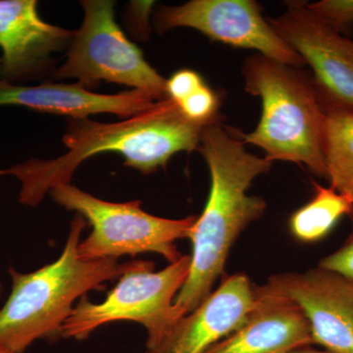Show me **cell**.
<instances>
[{
  "instance_id": "6da1fadb",
  "label": "cell",
  "mask_w": 353,
  "mask_h": 353,
  "mask_svg": "<svg viewBox=\"0 0 353 353\" xmlns=\"http://www.w3.org/2000/svg\"><path fill=\"white\" fill-rule=\"evenodd\" d=\"M245 145L238 130H228L218 122L202 128L197 150L208 166L210 190L190 234L189 276L173 303L178 319L210 296L216 281L224 274L232 246L266 210L262 197L246 192L257 176L270 170L272 162L248 152Z\"/></svg>"
},
{
  "instance_id": "8fae6325",
  "label": "cell",
  "mask_w": 353,
  "mask_h": 353,
  "mask_svg": "<svg viewBox=\"0 0 353 353\" xmlns=\"http://www.w3.org/2000/svg\"><path fill=\"white\" fill-rule=\"evenodd\" d=\"M36 0H0V80L26 85L52 76V55L68 50L74 32L39 17Z\"/></svg>"
},
{
  "instance_id": "ba28073f",
  "label": "cell",
  "mask_w": 353,
  "mask_h": 353,
  "mask_svg": "<svg viewBox=\"0 0 353 353\" xmlns=\"http://www.w3.org/2000/svg\"><path fill=\"white\" fill-rule=\"evenodd\" d=\"M153 19L159 32L190 28L211 41L255 50L296 68L305 66L303 58L279 36L253 0H192L181 6L158 7Z\"/></svg>"
},
{
  "instance_id": "4fadbf2b",
  "label": "cell",
  "mask_w": 353,
  "mask_h": 353,
  "mask_svg": "<svg viewBox=\"0 0 353 353\" xmlns=\"http://www.w3.org/2000/svg\"><path fill=\"white\" fill-rule=\"evenodd\" d=\"M312 345L303 310L267 283L255 285L254 306L240 328L204 353H290Z\"/></svg>"
},
{
  "instance_id": "52a82bcc",
  "label": "cell",
  "mask_w": 353,
  "mask_h": 353,
  "mask_svg": "<svg viewBox=\"0 0 353 353\" xmlns=\"http://www.w3.org/2000/svg\"><path fill=\"white\" fill-rule=\"evenodd\" d=\"M83 20L74 32L66 60L51 78L76 79L90 90L101 81L143 90L157 101L169 97L167 80L146 61L115 19V2L83 0Z\"/></svg>"
},
{
  "instance_id": "e0dca14e",
  "label": "cell",
  "mask_w": 353,
  "mask_h": 353,
  "mask_svg": "<svg viewBox=\"0 0 353 353\" xmlns=\"http://www.w3.org/2000/svg\"><path fill=\"white\" fill-rule=\"evenodd\" d=\"M178 104L183 115L196 124L205 126L217 121L220 99L206 83Z\"/></svg>"
},
{
  "instance_id": "9c48e42d",
  "label": "cell",
  "mask_w": 353,
  "mask_h": 353,
  "mask_svg": "<svg viewBox=\"0 0 353 353\" xmlns=\"http://www.w3.org/2000/svg\"><path fill=\"white\" fill-rule=\"evenodd\" d=\"M279 36L312 70L323 106L353 113V41L308 7L290 1L284 13L268 20Z\"/></svg>"
},
{
  "instance_id": "5b68a950",
  "label": "cell",
  "mask_w": 353,
  "mask_h": 353,
  "mask_svg": "<svg viewBox=\"0 0 353 353\" xmlns=\"http://www.w3.org/2000/svg\"><path fill=\"white\" fill-rule=\"evenodd\" d=\"M50 194L67 210L76 211L88 221L92 233L78 246L83 261L115 259L123 255L155 252L169 263L183 256L176 241L190 239L197 216L167 219L145 212L141 201H105L70 183H60Z\"/></svg>"
},
{
  "instance_id": "7c38bea8",
  "label": "cell",
  "mask_w": 353,
  "mask_h": 353,
  "mask_svg": "<svg viewBox=\"0 0 353 353\" xmlns=\"http://www.w3.org/2000/svg\"><path fill=\"white\" fill-rule=\"evenodd\" d=\"M254 303L255 285L245 274L225 276L215 292L145 353H204L240 328Z\"/></svg>"
},
{
  "instance_id": "ffe728a7",
  "label": "cell",
  "mask_w": 353,
  "mask_h": 353,
  "mask_svg": "<svg viewBox=\"0 0 353 353\" xmlns=\"http://www.w3.org/2000/svg\"><path fill=\"white\" fill-rule=\"evenodd\" d=\"M350 218L352 223V233L338 250L322 259L318 266L336 272L353 283V212Z\"/></svg>"
},
{
  "instance_id": "ac0fdd59",
  "label": "cell",
  "mask_w": 353,
  "mask_h": 353,
  "mask_svg": "<svg viewBox=\"0 0 353 353\" xmlns=\"http://www.w3.org/2000/svg\"><path fill=\"white\" fill-rule=\"evenodd\" d=\"M308 7L339 31L353 24V0H321Z\"/></svg>"
},
{
  "instance_id": "603a6c76",
  "label": "cell",
  "mask_w": 353,
  "mask_h": 353,
  "mask_svg": "<svg viewBox=\"0 0 353 353\" xmlns=\"http://www.w3.org/2000/svg\"><path fill=\"white\" fill-rule=\"evenodd\" d=\"M0 353H13V352H6V350H0Z\"/></svg>"
},
{
  "instance_id": "2e32d148",
  "label": "cell",
  "mask_w": 353,
  "mask_h": 353,
  "mask_svg": "<svg viewBox=\"0 0 353 353\" xmlns=\"http://www.w3.org/2000/svg\"><path fill=\"white\" fill-rule=\"evenodd\" d=\"M324 157L330 185L353 201V113L325 108Z\"/></svg>"
},
{
  "instance_id": "277c9868",
  "label": "cell",
  "mask_w": 353,
  "mask_h": 353,
  "mask_svg": "<svg viewBox=\"0 0 353 353\" xmlns=\"http://www.w3.org/2000/svg\"><path fill=\"white\" fill-rule=\"evenodd\" d=\"M245 90L259 97L262 114L254 131H239L241 141L259 146L265 158L304 165L327 180L325 108L312 77L259 53L243 61Z\"/></svg>"
},
{
  "instance_id": "7402d4cb",
  "label": "cell",
  "mask_w": 353,
  "mask_h": 353,
  "mask_svg": "<svg viewBox=\"0 0 353 353\" xmlns=\"http://www.w3.org/2000/svg\"><path fill=\"white\" fill-rule=\"evenodd\" d=\"M2 290H3V288H2L1 283H0V297H1Z\"/></svg>"
},
{
  "instance_id": "7a4b0ae2",
  "label": "cell",
  "mask_w": 353,
  "mask_h": 353,
  "mask_svg": "<svg viewBox=\"0 0 353 353\" xmlns=\"http://www.w3.org/2000/svg\"><path fill=\"white\" fill-rule=\"evenodd\" d=\"M203 127L188 119L170 97L121 122L71 119L62 138L68 152L54 159H29L0 169V176H15L21 183L19 201L34 208L53 188L70 183L88 158L118 153L126 166L148 175L165 168L176 153L197 150Z\"/></svg>"
},
{
  "instance_id": "d6986e66",
  "label": "cell",
  "mask_w": 353,
  "mask_h": 353,
  "mask_svg": "<svg viewBox=\"0 0 353 353\" xmlns=\"http://www.w3.org/2000/svg\"><path fill=\"white\" fill-rule=\"evenodd\" d=\"M204 85L205 82L197 72L190 69H181L167 80V94L176 103H180Z\"/></svg>"
},
{
  "instance_id": "9a60e30c",
  "label": "cell",
  "mask_w": 353,
  "mask_h": 353,
  "mask_svg": "<svg viewBox=\"0 0 353 353\" xmlns=\"http://www.w3.org/2000/svg\"><path fill=\"white\" fill-rule=\"evenodd\" d=\"M314 196L290 218V233L303 243L326 238L343 216L353 212V201L330 187L312 182Z\"/></svg>"
},
{
  "instance_id": "5bb4252c",
  "label": "cell",
  "mask_w": 353,
  "mask_h": 353,
  "mask_svg": "<svg viewBox=\"0 0 353 353\" xmlns=\"http://www.w3.org/2000/svg\"><path fill=\"white\" fill-rule=\"evenodd\" d=\"M157 101L143 90L116 94L92 92L80 83H43L39 85H13L0 80V106H21L32 110L87 119L95 114L111 113L131 118L152 108Z\"/></svg>"
},
{
  "instance_id": "8992f818",
  "label": "cell",
  "mask_w": 353,
  "mask_h": 353,
  "mask_svg": "<svg viewBox=\"0 0 353 353\" xmlns=\"http://www.w3.org/2000/svg\"><path fill=\"white\" fill-rule=\"evenodd\" d=\"M190 255H183L163 270L154 263L134 260L129 270L101 303L81 297L61 329L62 338L85 340L108 323L132 321L148 332L146 347H152L179 321L173 303L189 276Z\"/></svg>"
},
{
  "instance_id": "30bf717a",
  "label": "cell",
  "mask_w": 353,
  "mask_h": 353,
  "mask_svg": "<svg viewBox=\"0 0 353 353\" xmlns=\"http://www.w3.org/2000/svg\"><path fill=\"white\" fill-rule=\"evenodd\" d=\"M268 284L303 310L314 345L329 353H353V283L317 266L271 276Z\"/></svg>"
},
{
  "instance_id": "44dd1931",
  "label": "cell",
  "mask_w": 353,
  "mask_h": 353,
  "mask_svg": "<svg viewBox=\"0 0 353 353\" xmlns=\"http://www.w3.org/2000/svg\"><path fill=\"white\" fill-rule=\"evenodd\" d=\"M290 353H329L326 350H318L311 347L301 348V350H294Z\"/></svg>"
},
{
  "instance_id": "3957f363",
  "label": "cell",
  "mask_w": 353,
  "mask_h": 353,
  "mask_svg": "<svg viewBox=\"0 0 353 353\" xmlns=\"http://www.w3.org/2000/svg\"><path fill=\"white\" fill-rule=\"evenodd\" d=\"M85 227L82 216L76 215L63 252L57 261L31 273L9 268L12 290L0 309V350L25 353L39 339L54 340L61 336L62 326L77 299L120 278L131 268L134 261L119 263L115 259H79L78 246Z\"/></svg>"
}]
</instances>
